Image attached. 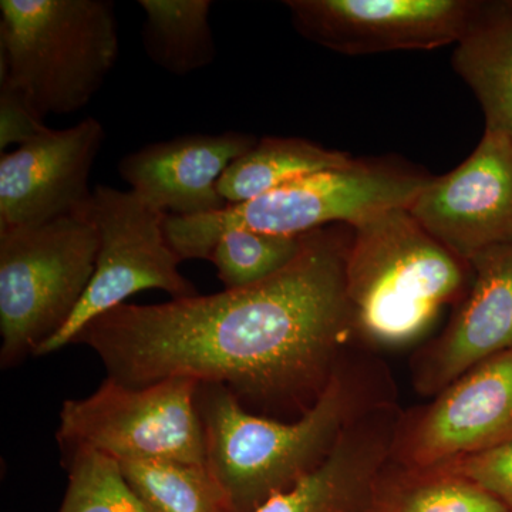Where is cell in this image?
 I'll use <instances>...</instances> for the list:
<instances>
[{"label": "cell", "instance_id": "cell-1", "mask_svg": "<svg viewBox=\"0 0 512 512\" xmlns=\"http://www.w3.org/2000/svg\"><path fill=\"white\" fill-rule=\"evenodd\" d=\"M350 237L345 224L309 232L291 264L247 288L123 303L74 343L93 349L126 386L173 377L221 384L248 412L299 419L360 348L346 292Z\"/></svg>", "mask_w": 512, "mask_h": 512}, {"label": "cell", "instance_id": "cell-2", "mask_svg": "<svg viewBox=\"0 0 512 512\" xmlns=\"http://www.w3.org/2000/svg\"><path fill=\"white\" fill-rule=\"evenodd\" d=\"M396 399L389 367L363 348L353 349L315 406L292 421L248 412L227 387L202 383L197 406L208 470L235 512H255L316 470L350 424Z\"/></svg>", "mask_w": 512, "mask_h": 512}, {"label": "cell", "instance_id": "cell-3", "mask_svg": "<svg viewBox=\"0 0 512 512\" xmlns=\"http://www.w3.org/2000/svg\"><path fill=\"white\" fill-rule=\"evenodd\" d=\"M471 278L470 262L440 244L409 208L353 225L346 292L357 345L373 353L409 348L444 309L463 301Z\"/></svg>", "mask_w": 512, "mask_h": 512}, {"label": "cell", "instance_id": "cell-4", "mask_svg": "<svg viewBox=\"0 0 512 512\" xmlns=\"http://www.w3.org/2000/svg\"><path fill=\"white\" fill-rule=\"evenodd\" d=\"M433 175L383 158H353L345 167L306 175L276 190L200 217L168 215L165 235L183 261L208 259L232 229L301 237L316 229L349 227L382 212L409 208Z\"/></svg>", "mask_w": 512, "mask_h": 512}, {"label": "cell", "instance_id": "cell-5", "mask_svg": "<svg viewBox=\"0 0 512 512\" xmlns=\"http://www.w3.org/2000/svg\"><path fill=\"white\" fill-rule=\"evenodd\" d=\"M119 50L111 0L0 2V82L19 89L45 119L86 107Z\"/></svg>", "mask_w": 512, "mask_h": 512}, {"label": "cell", "instance_id": "cell-6", "mask_svg": "<svg viewBox=\"0 0 512 512\" xmlns=\"http://www.w3.org/2000/svg\"><path fill=\"white\" fill-rule=\"evenodd\" d=\"M99 245L84 214L0 231L3 367L36 355L69 322L92 281Z\"/></svg>", "mask_w": 512, "mask_h": 512}, {"label": "cell", "instance_id": "cell-7", "mask_svg": "<svg viewBox=\"0 0 512 512\" xmlns=\"http://www.w3.org/2000/svg\"><path fill=\"white\" fill-rule=\"evenodd\" d=\"M198 387L184 377L144 387L107 377L87 399L64 402L57 439L70 450L89 448L117 463L207 466Z\"/></svg>", "mask_w": 512, "mask_h": 512}, {"label": "cell", "instance_id": "cell-8", "mask_svg": "<svg viewBox=\"0 0 512 512\" xmlns=\"http://www.w3.org/2000/svg\"><path fill=\"white\" fill-rule=\"evenodd\" d=\"M82 214L99 235V254L89 288L72 318L37 350L50 355L74 343L82 330L103 313L147 289H160L171 299L200 295L180 272L183 259L165 237L168 212L136 191L97 185Z\"/></svg>", "mask_w": 512, "mask_h": 512}, {"label": "cell", "instance_id": "cell-9", "mask_svg": "<svg viewBox=\"0 0 512 512\" xmlns=\"http://www.w3.org/2000/svg\"><path fill=\"white\" fill-rule=\"evenodd\" d=\"M512 441V350L471 367L423 407L403 410L392 461L443 466Z\"/></svg>", "mask_w": 512, "mask_h": 512}, {"label": "cell", "instance_id": "cell-10", "mask_svg": "<svg viewBox=\"0 0 512 512\" xmlns=\"http://www.w3.org/2000/svg\"><path fill=\"white\" fill-rule=\"evenodd\" d=\"M293 26L348 56L456 45L477 0H286Z\"/></svg>", "mask_w": 512, "mask_h": 512}, {"label": "cell", "instance_id": "cell-11", "mask_svg": "<svg viewBox=\"0 0 512 512\" xmlns=\"http://www.w3.org/2000/svg\"><path fill=\"white\" fill-rule=\"evenodd\" d=\"M440 244L463 261L512 245V140L493 128L456 170L433 177L409 207Z\"/></svg>", "mask_w": 512, "mask_h": 512}, {"label": "cell", "instance_id": "cell-12", "mask_svg": "<svg viewBox=\"0 0 512 512\" xmlns=\"http://www.w3.org/2000/svg\"><path fill=\"white\" fill-rule=\"evenodd\" d=\"M106 131L94 117L42 134L0 156V231L82 214Z\"/></svg>", "mask_w": 512, "mask_h": 512}, {"label": "cell", "instance_id": "cell-13", "mask_svg": "<svg viewBox=\"0 0 512 512\" xmlns=\"http://www.w3.org/2000/svg\"><path fill=\"white\" fill-rule=\"evenodd\" d=\"M473 278L443 332L413 357V386L434 397L478 363L512 350V245L470 261Z\"/></svg>", "mask_w": 512, "mask_h": 512}, {"label": "cell", "instance_id": "cell-14", "mask_svg": "<svg viewBox=\"0 0 512 512\" xmlns=\"http://www.w3.org/2000/svg\"><path fill=\"white\" fill-rule=\"evenodd\" d=\"M258 143L252 134H185L147 144L121 158L117 170L131 190L175 217H200L228 207L218 181Z\"/></svg>", "mask_w": 512, "mask_h": 512}, {"label": "cell", "instance_id": "cell-15", "mask_svg": "<svg viewBox=\"0 0 512 512\" xmlns=\"http://www.w3.org/2000/svg\"><path fill=\"white\" fill-rule=\"evenodd\" d=\"M402 413L396 399L363 414L316 470L255 512H376Z\"/></svg>", "mask_w": 512, "mask_h": 512}, {"label": "cell", "instance_id": "cell-16", "mask_svg": "<svg viewBox=\"0 0 512 512\" xmlns=\"http://www.w3.org/2000/svg\"><path fill=\"white\" fill-rule=\"evenodd\" d=\"M451 64L476 94L485 127L512 140V0H477Z\"/></svg>", "mask_w": 512, "mask_h": 512}, {"label": "cell", "instance_id": "cell-17", "mask_svg": "<svg viewBox=\"0 0 512 512\" xmlns=\"http://www.w3.org/2000/svg\"><path fill=\"white\" fill-rule=\"evenodd\" d=\"M352 160L348 153L305 138L264 137L229 165L218 181V192L228 205L242 204L306 175L345 167Z\"/></svg>", "mask_w": 512, "mask_h": 512}, {"label": "cell", "instance_id": "cell-18", "mask_svg": "<svg viewBox=\"0 0 512 512\" xmlns=\"http://www.w3.org/2000/svg\"><path fill=\"white\" fill-rule=\"evenodd\" d=\"M138 5L146 13L144 52L156 66L174 76H188L214 63L211 0H140Z\"/></svg>", "mask_w": 512, "mask_h": 512}, {"label": "cell", "instance_id": "cell-19", "mask_svg": "<svg viewBox=\"0 0 512 512\" xmlns=\"http://www.w3.org/2000/svg\"><path fill=\"white\" fill-rule=\"evenodd\" d=\"M376 512H508L480 485L447 466L407 468L392 460L377 487Z\"/></svg>", "mask_w": 512, "mask_h": 512}, {"label": "cell", "instance_id": "cell-20", "mask_svg": "<svg viewBox=\"0 0 512 512\" xmlns=\"http://www.w3.org/2000/svg\"><path fill=\"white\" fill-rule=\"evenodd\" d=\"M119 464L148 512H235L207 466L160 461Z\"/></svg>", "mask_w": 512, "mask_h": 512}, {"label": "cell", "instance_id": "cell-21", "mask_svg": "<svg viewBox=\"0 0 512 512\" xmlns=\"http://www.w3.org/2000/svg\"><path fill=\"white\" fill-rule=\"evenodd\" d=\"M305 235L265 234L251 229H232L212 249L210 261L217 266L225 289L247 288L278 274L302 251Z\"/></svg>", "mask_w": 512, "mask_h": 512}, {"label": "cell", "instance_id": "cell-22", "mask_svg": "<svg viewBox=\"0 0 512 512\" xmlns=\"http://www.w3.org/2000/svg\"><path fill=\"white\" fill-rule=\"evenodd\" d=\"M59 512H148L113 458L72 450L69 485Z\"/></svg>", "mask_w": 512, "mask_h": 512}, {"label": "cell", "instance_id": "cell-23", "mask_svg": "<svg viewBox=\"0 0 512 512\" xmlns=\"http://www.w3.org/2000/svg\"><path fill=\"white\" fill-rule=\"evenodd\" d=\"M480 485L512 512V441L443 464Z\"/></svg>", "mask_w": 512, "mask_h": 512}, {"label": "cell", "instance_id": "cell-24", "mask_svg": "<svg viewBox=\"0 0 512 512\" xmlns=\"http://www.w3.org/2000/svg\"><path fill=\"white\" fill-rule=\"evenodd\" d=\"M45 117L19 89L8 82H0V151L5 153L10 144L28 143L46 131Z\"/></svg>", "mask_w": 512, "mask_h": 512}]
</instances>
